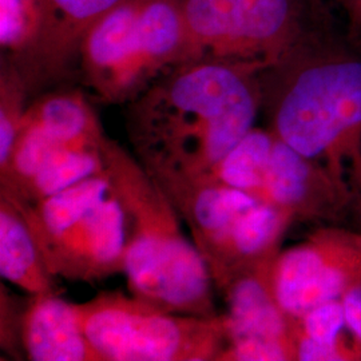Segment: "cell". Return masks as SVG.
<instances>
[{
    "instance_id": "cell-1",
    "label": "cell",
    "mask_w": 361,
    "mask_h": 361,
    "mask_svg": "<svg viewBox=\"0 0 361 361\" xmlns=\"http://www.w3.org/2000/svg\"><path fill=\"white\" fill-rule=\"evenodd\" d=\"M257 68L219 59L177 66L128 104L133 154L149 171L202 174L253 129Z\"/></svg>"
},
{
    "instance_id": "cell-2",
    "label": "cell",
    "mask_w": 361,
    "mask_h": 361,
    "mask_svg": "<svg viewBox=\"0 0 361 361\" xmlns=\"http://www.w3.org/2000/svg\"><path fill=\"white\" fill-rule=\"evenodd\" d=\"M102 154L130 228L125 257L130 293L169 312L219 316L207 265L182 232L180 214L164 189L135 155L109 137Z\"/></svg>"
},
{
    "instance_id": "cell-3",
    "label": "cell",
    "mask_w": 361,
    "mask_h": 361,
    "mask_svg": "<svg viewBox=\"0 0 361 361\" xmlns=\"http://www.w3.org/2000/svg\"><path fill=\"white\" fill-rule=\"evenodd\" d=\"M336 35L319 31L264 68L271 134L310 159L361 128V56Z\"/></svg>"
},
{
    "instance_id": "cell-4",
    "label": "cell",
    "mask_w": 361,
    "mask_h": 361,
    "mask_svg": "<svg viewBox=\"0 0 361 361\" xmlns=\"http://www.w3.org/2000/svg\"><path fill=\"white\" fill-rule=\"evenodd\" d=\"M13 204L54 277L92 284L125 273L128 221L106 169L37 202Z\"/></svg>"
},
{
    "instance_id": "cell-5",
    "label": "cell",
    "mask_w": 361,
    "mask_h": 361,
    "mask_svg": "<svg viewBox=\"0 0 361 361\" xmlns=\"http://www.w3.org/2000/svg\"><path fill=\"white\" fill-rule=\"evenodd\" d=\"M189 62L219 59L262 71L329 28L317 0H185Z\"/></svg>"
},
{
    "instance_id": "cell-6",
    "label": "cell",
    "mask_w": 361,
    "mask_h": 361,
    "mask_svg": "<svg viewBox=\"0 0 361 361\" xmlns=\"http://www.w3.org/2000/svg\"><path fill=\"white\" fill-rule=\"evenodd\" d=\"M75 310L104 361H219L226 347L222 314L174 313L121 292L99 293Z\"/></svg>"
},
{
    "instance_id": "cell-7",
    "label": "cell",
    "mask_w": 361,
    "mask_h": 361,
    "mask_svg": "<svg viewBox=\"0 0 361 361\" xmlns=\"http://www.w3.org/2000/svg\"><path fill=\"white\" fill-rule=\"evenodd\" d=\"M104 140L102 125L80 91L39 98L27 107L11 153L0 165V194L18 193L78 150L101 146Z\"/></svg>"
},
{
    "instance_id": "cell-8",
    "label": "cell",
    "mask_w": 361,
    "mask_h": 361,
    "mask_svg": "<svg viewBox=\"0 0 361 361\" xmlns=\"http://www.w3.org/2000/svg\"><path fill=\"white\" fill-rule=\"evenodd\" d=\"M79 61L83 83L106 104H129L161 77L143 49L138 0H123L92 26Z\"/></svg>"
},
{
    "instance_id": "cell-9",
    "label": "cell",
    "mask_w": 361,
    "mask_h": 361,
    "mask_svg": "<svg viewBox=\"0 0 361 361\" xmlns=\"http://www.w3.org/2000/svg\"><path fill=\"white\" fill-rule=\"evenodd\" d=\"M123 0H37L38 28L26 51L6 61L28 92L61 77L79 56L87 32Z\"/></svg>"
},
{
    "instance_id": "cell-10",
    "label": "cell",
    "mask_w": 361,
    "mask_h": 361,
    "mask_svg": "<svg viewBox=\"0 0 361 361\" xmlns=\"http://www.w3.org/2000/svg\"><path fill=\"white\" fill-rule=\"evenodd\" d=\"M289 213L259 200L222 231L197 244L213 285L222 290L235 279L268 265Z\"/></svg>"
},
{
    "instance_id": "cell-11",
    "label": "cell",
    "mask_w": 361,
    "mask_h": 361,
    "mask_svg": "<svg viewBox=\"0 0 361 361\" xmlns=\"http://www.w3.org/2000/svg\"><path fill=\"white\" fill-rule=\"evenodd\" d=\"M22 343L28 360L104 361L79 325L75 304L61 295L30 296Z\"/></svg>"
},
{
    "instance_id": "cell-12",
    "label": "cell",
    "mask_w": 361,
    "mask_h": 361,
    "mask_svg": "<svg viewBox=\"0 0 361 361\" xmlns=\"http://www.w3.org/2000/svg\"><path fill=\"white\" fill-rule=\"evenodd\" d=\"M271 265L235 279L221 292L226 298L228 312L222 314L226 332V345L245 341L262 340L290 345L289 319L271 289Z\"/></svg>"
},
{
    "instance_id": "cell-13",
    "label": "cell",
    "mask_w": 361,
    "mask_h": 361,
    "mask_svg": "<svg viewBox=\"0 0 361 361\" xmlns=\"http://www.w3.org/2000/svg\"><path fill=\"white\" fill-rule=\"evenodd\" d=\"M271 289L289 319H301L310 310L341 295L343 273L328 265L310 246L293 247L277 258L271 271Z\"/></svg>"
},
{
    "instance_id": "cell-14",
    "label": "cell",
    "mask_w": 361,
    "mask_h": 361,
    "mask_svg": "<svg viewBox=\"0 0 361 361\" xmlns=\"http://www.w3.org/2000/svg\"><path fill=\"white\" fill-rule=\"evenodd\" d=\"M0 274L28 296L61 295L58 279L47 269L26 221L0 195Z\"/></svg>"
},
{
    "instance_id": "cell-15",
    "label": "cell",
    "mask_w": 361,
    "mask_h": 361,
    "mask_svg": "<svg viewBox=\"0 0 361 361\" xmlns=\"http://www.w3.org/2000/svg\"><path fill=\"white\" fill-rule=\"evenodd\" d=\"M310 158L292 146L274 140L259 200L286 213L301 209L310 189Z\"/></svg>"
},
{
    "instance_id": "cell-16",
    "label": "cell",
    "mask_w": 361,
    "mask_h": 361,
    "mask_svg": "<svg viewBox=\"0 0 361 361\" xmlns=\"http://www.w3.org/2000/svg\"><path fill=\"white\" fill-rule=\"evenodd\" d=\"M274 140L276 137L271 133L250 130L207 174L231 188L259 198Z\"/></svg>"
},
{
    "instance_id": "cell-17",
    "label": "cell",
    "mask_w": 361,
    "mask_h": 361,
    "mask_svg": "<svg viewBox=\"0 0 361 361\" xmlns=\"http://www.w3.org/2000/svg\"><path fill=\"white\" fill-rule=\"evenodd\" d=\"M28 89L23 78L10 63H1L0 75V165L11 153L26 114Z\"/></svg>"
},
{
    "instance_id": "cell-18",
    "label": "cell",
    "mask_w": 361,
    "mask_h": 361,
    "mask_svg": "<svg viewBox=\"0 0 361 361\" xmlns=\"http://www.w3.org/2000/svg\"><path fill=\"white\" fill-rule=\"evenodd\" d=\"M37 0H1V47L13 52L6 61H13L26 51L37 34Z\"/></svg>"
},
{
    "instance_id": "cell-19",
    "label": "cell",
    "mask_w": 361,
    "mask_h": 361,
    "mask_svg": "<svg viewBox=\"0 0 361 361\" xmlns=\"http://www.w3.org/2000/svg\"><path fill=\"white\" fill-rule=\"evenodd\" d=\"M301 320L304 335L320 343L335 345H337V337L347 324L344 307L336 300L313 308Z\"/></svg>"
},
{
    "instance_id": "cell-20",
    "label": "cell",
    "mask_w": 361,
    "mask_h": 361,
    "mask_svg": "<svg viewBox=\"0 0 361 361\" xmlns=\"http://www.w3.org/2000/svg\"><path fill=\"white\" fill-rule=\"evenodd\" d=\"M290 356H295V350L283 343L245 340L228 344L219 361H283Z\"/></svg>"
},
{
    "instance_id": "cell-21",
    "label": "cell",
    "mask_w": 361,
    "mask_h": 361,
    "mask_svg": "<svg viewBox=\"0 0 361 361\" xmlns=\"http://www.w3.org/2000/svg\"><path fill=\"white\" fill-rule=\"evenodd\" d=\"M0 292V343L1 348L4 349L8 355L16 359H20V355H25L23 343H22V324L23 319L16 322L18 310L13 297L4 290V284H1Z\"/></svg>"
},
{
    "instance_id": "cell-22",
    "label": "cell",
    "mask_w": 361,
    "mask_h": 361,
    "mask_svg": "<svg viewBox=\"0 0 361 361\" xmlns=\"http://www.w3.org/2000/svg\"><path fill=\"white\" fill-rule=\"evenodd\" d=\"M295 357L302 361L341 360L335 344L320 343L308 336H302L295 345Z\"/></svg>"
},
{
    "instance_id": "cell-23",
    "label": "cell",
    "mask_w": 361,
    "mask_h": 361,
    "mask_svg": "<svg viewBox=\"0 0 361 361\" xmlns=\"http://www.w3.org/2000/svg\"><path fill=\"white\" fill-rule=\"evenodd\" d=\"M345 320L352 332L361 338V288H353L344 297Z\"/></svg>"
},
{
    "instance_id": "cell-24",
    "label": "cell",
    "mask_w": 361,
    "mask_h": 361,
    "mask_svg": "<svg viewBox=\"0 0 361 361\" xmlns=\"http://www.w3.org/2000/svg\"><path fill=\"white\" fill-rule=\"evenodd\" d=\"M348 25V35L361 44V0H337Z\"/></svg>"
}]
</instances>
